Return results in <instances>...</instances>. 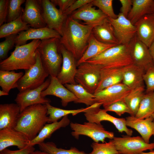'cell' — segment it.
<instances>
[{"mask_svg": "<svg viewBox=\"0 0 154 154\" xmlns=\"http://www.w3.org/2000/svg\"><path fill=\"white\" fill-rule=\"evenodd\" d=\"M154 92V91H153Z\"/></svg>", "mask_w": 154, "mask_h": 154, "instance_id": "54", "label": "cell"}, {"mask_svg": "<svg viewBox=\"0 0 154 154\" xmlns=\"http://www.w3.org/2000/svg\"><path fill=\"white\" fill-rule=\"evenodd\" d=\"M152 116L153 117V118L154 119V113L152 115Z\"/></svg>", "mask_w": 154, "mask_h": 154, "instance_id": "53", "label": "cell"}, {"mask_svg": "<svg viewBox=\"0 0 154 154\" xmlns=\"http://www.w3.org/2000/svg\"><path fill=\"white\" fill-rule=\"evenodd\" d=\"M25 72L17 82L19 92L35 89L42 84L49 76L44 68L41 61L38 51H36L35 64Z\"/></svg>", "mask_w": 154, "mask_h": 154, "instance_id": "6", "label": "cell"}, {"mask_svg": "<svg viewBox=\"0 0 154 154\" xmlns=\"http://www.w3.org/2000/svg\"><path fill=\"white\" fill-rule=\"evenodd\" d=\"M119 154H137L147 150L154 149V143H146L139 136L123 135L114 137L112 139Z\"/></svg>", "mask_w": 154, "mask_h": 154, "instance_id": "10", "label": "cell"}, {"mask_svg": "<svg viewBox=\"0 0 154 154\" xmlns=\"http://www.w3.org/2000/svg\"><path fill=\"white\" fill-rule=\"evenodd\" d=\"M122 68H101L100 80L94 94L110 86L122 83Z\"/></svg>", "mask_w": 154, "mask_h": 154, "instance_id": "26", "label": "cell"}, {"mask_svg": "<svg viewBox=\"0 0 154 154\" xmlns=\"http://www.w3.org/2000/svg\"><path fill=\"white\" fill-rule=\"evenodd\" d=\"M50 82V78L46 79L44 83L38 88L20 92L15 100L19 106L20 113L27 107L36 104H46L50 100L41 96V93L46 89Z\"/></svg>", "mask_w": 154, "mask_h": 154, "instance_id": "12", "label": "cell"}, {"mask_svg": "<svg viewBox=\"0 0 154 154\" xmlns=\"http://www.w3.org/2000/svg\"><path fill=\"white\" fill-rule=\"evenodd\" d=\"M104 109L107 112H112L121 116L125 113L133 116L132 112L124 101H120L113 103Z\"/></svg>", "mask_w": 154, "mask_h": 154, "instance_id": "42", "label": "cell"}, {"mask_svg": "<svg viewBox=\"0 0 154 154\" xmlns=\"http://www.w3.org/2000/svg\"><path fill=\"white\" fill-rule=\"evenodd\" d=\"M131 9L127 18L133 24L144 15L154 14V0H132Z\"/></svg>", "mask_w": 154, "mask_h": 154, "instance_id": "27", "label": "cell"}, {"mask_svg": "<svg viewBox=\"0 0 154 154\" xmlns=\"http://www.w3.org/2000/svg\"><path fill=\"white\" fill-rule=\"evenodd\" d=\"M102 105L96 103L91 108L84 113V115L88 121L101 124L102 121H108L112 123L119 132H125L127 135L131 136L133 131L128 128L126 125V119L118 118L108 114L104 109L100 108Z\"/></svg>", "mask_w": 154, "mask_h": 154, "instance_id": "9", "label": "cell"}, {"mask_svg": "<svg viewBox=\"0 0 154 154\" xmlns=\"http://www.w3.org/2000/svg\"><path fill=\"white\" fill-rule=\"evenodd\" d=\"M101 66L85 62L78 66L75 79L88 92L94 94L99 82Z\"/></svg>", "mask_w": 154, "mask_h": 154, "instance_id": "7", "label": "cell"}, {"mask_svg": "<svg viewBox=\"0 0 154 154\" xmlns=\"http://www.w3.org/2000/svg\"><path fill=\"white\" fill-rule=\"evenodd\" d=\"M64 86L77 98L78 100L75 103L84 104L88 107L91 106L96 103L94 94L88 92L80 84H66Z\"/></svg>", "mask_w": 154, "mask_h": 154, "instance_id": "33", "label": "cell"}, {"mask_svg": "<svg viewBox=\"0 0 154 154\" xmlns=\"http://www.w3.org/2000/svg\"><path fill=\"white\" fill-rule=\"evenodd\" d=\"M94 27L80 23L69 16L65 21L60 43L72 54L77 61L86 50Z\"/></svg>", "mask_w": 154, "mask_h": 154, "instance_id": "1", "label": "cell"}, {"mask_svg": "<svg viewBox=\"0 0 154 154\" xmlns=\"http://www.w3.org/2000/svg\"><path fill=\"white\" fill-rule=\"evenodd\" d=\"M91 147L92 150L90 154H119L112 139L107 143L94 142L92 143Z\"/></svg>", "mask_w": 154, "mask_h": 154, "instance_id": "38", "label": "cell"}, {"mask_svg": "<svg viewBox=\"0 0 154 154\" xmlns=\"http://www.w3.org/2000/svg\"><path fill=\"white\" fill-rule=\"evenodd\" d=\"M149 49L154 64V40L150 46L149 47Z\"/></svg>", "mask_w": 154, "mask_h": 154, "instance_id": "49", "label": "cell"}, {"mask_svg": "<svg viewBox=\"0 0 154 154\" xmlns=\"http://www.w3.org/2000/svg\"><path fill=\"white\" fill-rule=\"evenodd\" d=\"M9 2V0H0V26L7 20Z\"/></svg>", "mask_w": 154, "mask_h": 154, "instance_id": "45", "label": "cell"}, {"mask_svg": "<svg viewBox=\"0 0 154 154\" xmlns=\"http://www.w3.org/2000/svg\"><path fill=\"white\" fill-rule=\"evenodd\" d=\"M112 26L115 36L119 44H129L136 34V29L134 24L119 13L117 17L114 19L108 17Z\"/></svg>", "mask_w": 154, "mask_h": 154, "instance_id": "14", "label": "cell"}, {"mask_svg": "<svg viewBox=\"0 0 154 154\" xmlns=\"http://www.w3.org/2000/svg\"><path fill=\"white\" fill-rule=\"evenodd\" d=\"M17 34L11 35L5 37V40L0 43V59L4 60L6 58L8 53L15 44Z\"/></svg>", "mask_w": 154, "mask_h": 154, "instance_id": "41", "label": "cell"}, {"mask_svg": "<svg viewBox=\"0 0 154 154\" xmlns=\"http://www.w3.org/2000/svg\"><path fill=\"white\" fill-rule=\"evenodd\" d=\"M92 1L93 0H75L63 13L67 16H69L73 12L85 5L91 3Z\"/></svg>", "mask_w": 154, "mask_h": 154, "instance_id": "44", "label": "cell"}, {"mask_svg": "<svg viewBox=\"0 0 154 154\" xmlns=\"http://www.w3.org/2000/svg\"><path fill=\"white\" fill-rule=\"evenodd\" d=\"M46 105L48 117L47 123H51L58 121V120L62 117L69 114L75 116L80 113H84L91 108L93 105L85 108L71 110H65L56 107L52 106L49 103L46 104Z\"/></svg>", "mask_w": 154, "mask_h": 154, "instance_id": "31", "label": "cell"}, {"mask_svg": "<svg viewBox=\"0 0 154 154\" xmlns=\"http://www.w3.org/2000/svg\"><path fill=\"white\" fill-rule=\"evenodd\" d=\"M50 83L45 90L41 93L42 96L45 97L48 95L55 96L61 100L62 106H66L71 102L75 103L78 100L76 97L56 77L50 76Z\"/></svg>", "mask_w": 154, "mask_h": 154, "instance_id": "20", "label": "cell"}, {"mask_svg": "<svg viewBox=\"0 0 154 154\" xmlns=\"http://www.w3.org/2000/svg\"><path fill=\"white\" fill-rule=\"evenodd\" d=\"M42 18L48 28L62 35V27L68 16L60 13L56 5L49 0H38Z\"/></svg>", "mask_w": 154, "mask_h": 154, "instance_id": "11", "label": "cell"}, {"mask_svg": "<svg viewBox=\"0 0 154 154\" xmlns=\"http://www.w3.org/2000/svg\"><path fill=\"white\" fill-rule=\"evenodd\" d=\"M60 49L62 57V63L56 78L63 85L76 84L75 77L77 66L76 60L72 54L61 44Z\"/></svg>", "mask_w": 154, "mask_h": 154, "instance_id": "16", "label": "cell"}, {"mask_svg": "<svg viewBox=\"0 0 154 154\" xmlns=\"http://www.w3.org/2000/svg\"><path fill=\"white\" fill-rule=\"evenodd\" d=\"M131 90L121 83L108 87L94 94L95 103L102 104L104 108L120 101H124Z\"/></svg>", "mask_w": 154, "mask_h": 154, "instance_id": "15", "label": "cell"}, {"mask_svg": "<svg viewBox=\"0 0 154 154\" xmlns=\"http://www.w3.org/2000/svg\"><path fill=\"white\" fill-rule=\"evenodd\" d=\"M20 113V108L15 103L0 105V130L14 129Z\"/></svg>", "mask_w": 154, "mask_h": 154, "instance_id": "25", "label": "cell"}, {"mask_svg": "<svg viewBox=\"0 0 154 154\" xmlns=\"http://www.w3.org/2000/svg\"><path fill=\"white\" fill-rule=\"evenodd\" d=\"M70 124L72 131L71 135L77 139L80 135H84L90 138L94 142L104 143L106 138L112 139L114 137L113 132L106 130L101 124L88 121L83 124L71 122Z\"/></svg>", "mask_w": 154, "mask_h": 154, "instance_id": "8", "label": "cell"}, {"mask_svg": "<svg viewBox=\"0 0 154 154\" xmlns=\"http://www.w3.org/2000/svg\"><path fill=\"white\" fill-rule=\"evenodd\" d=\"M41 41L33 40L29 43L15 46L10 56L1 61L0 70H25L30 68L36 62V51Z\"/></svg>", "mask_w": 154, "mask_h": 154, "instance_id": "3", "label": "cell"}, {"mask_svg": "<svg viewBox=\"0 0 154 154\" xmlns=\"http://www.w3.org/2000/svg\"><path fill=\"white\" fill-rule=\"evenodd\" d=\"M154 113V92L146 93L140 104L135 116L144 119L152 116Z\"/></svg>", "mask_w": 154, "mask_h": 154, "instance_id": "35", "label": "cell"}, {"mask_svg": "<svg viewBox=\"0 0 154 154\" xmlns=\"http://www.w3.org/2000/svg\"><path fill=\"white\" fill-rule=\"evenodd\" d=\"M116 45H117L107 44L102 43L97 40L92 33L89 40L86 50L81 58L77 61V66Z\"/></svg>", "mask_w": 154, "mask_h": 154, "instance_id": "30", "label": "cell"}, {"mask_svg": "<svg viewBox=\"0 0 154 154\" xmlns=\"http://www.w3.org/2000/svg\"><path fill=\"white\" fill-rule=\"evenodd\" d=\"M92 2L85 5L68 16L75 20H82L86 25L95 26L102 24L108 17L100 9H96L93 7Z\"/></svg>", "mask_w": 154, "mask_h": 154, "instance_id": "17", "label": "cell"}, {"mask_svg": "<svg viewBox=\"0 0 154 154\" xmlns=\"http://www.w3.org/2000/svg\"><path fill=\"white\" fill-rule=\"evenodd\" d=\"M134 25L137 37L149 48L154 40V14L144 15Z\"/></svg>", "mask_w": 154, "mask_h": 154, "instance_id": "22", "label": "cell"}, {"mask_svg": "<svg viewBox=\"0 0 154 154\" xmlns=\"http://www.w3.org/2000/svg\"><path fill=\"white\" fill-rule=\"evenodd\" d=\"M70 123L68 115H67L59 121L45 124L37 136L30 141L28 145L34 146L44 142L45 139L49 138L55 131L61 128L66 127Z\"/></svg>", "mask_w": 154, "mask_h": 154, "instance_id": "29", "label": "cell"}, {"mask_svg": "<svg viewBox=\"0 0 154 154\" xmlns=\"http://www.w3.org/2000/svg\"><path fill=\"white\" fill-rule=\"evenodd\" d=\"M40 150L49 154H90L82 151H80L77 148L72 147L69 149L58 148L53 142H43L38 145Z\"/></svg>", "mask_w": 154, "mask_h": 154, "instance_id": "37", "label": "cell"}, {"mask_svg": "<svg viewBox=\"0 0 154 154\" xmlns=\"http://www.w3.org/2000/svg\"><path fill=\"white\" fill-rule=\"evenodd\" d=\"M125 119L127 126L136 130L144 141L149 143L150 138L152 135L154 136V119L152 116L140 119L135 116H130Z\"/></svg>", "mask_w": 154, "mask_h": 154, "instance_id": "23", "label": "cell"}, {"mask_svg": "<svg viewBox=\"0 0 154 154\" xmlns=\"http://www.w3.org/2000/svg\"><path fill=\"white\" fill-rule=\"evenodd\" d=\"M145 93V86H142L131 90L125 98L124 101L131 111L133 116H135Z\"/></svg>", "mask_w": 154, "mask_h": 154, "instance_id": "36", "label": "cell"}, {"mask_svg": "<svg viewBox=\"0 0 154 154\" xmlns=\"http://www.w3.org/2000/svg\"><path fill=\"white\" fill-rule=\"evenodd\" d=\"M60 39L52 38L41 40L38 47L42 64L50 76L57 77L62 63Z\"/></svg>", "mask_w": 154, "mask_h": 154, "instance_id": "4", "label": "cell"}, {"mask_svg": "<svg viewBox=\"0 0 154 154\" xmlns=\"http://www.w3.org/2000/svg\"><path fill=\"white\" fill-rule=\"evenodd\" d=\"M144 83L146 86L145 92L154 90V66L150 67L145 72L143 76Z\"/></svg>", "mask_w": 154, "mask_h": 154, "instance_id": "43", "label": "cell"}, {"mask_svg": "<svg viewBox=\"0 0 154 154\" xmlns=\"http://www.w3.org/2000/svg\"><path fill=\"white\" fill-rule=\"evenodd\" d=\"M133 64L143 68L145 71L154 66L149 48L136 35L128 44Z\"/></svg>", "mask_w": 154, "mask_h": 154, "instance_id": "13", "label": "cell"}, {"mask_svg": "<svg viewBox=\"0 0 154 154\" xmlns=\"http://www.w3.org/2000/svg\"><path fill=\"white\" fill-rule=\"evenodd\" d=\"M35 150L33 146L28 145L24 148L15 150L6 148L0 151V154H29Z\"/></svg>", "mask_w": 154, "mask_h": 154, "instance_id": "46", "label": "cell"}, {"mask_svg": "<svg viewBox=\"0 0 154 154\" xmlns=\"http://www.w3.org/2000/svg\"><path fill=\"white\" fill-rule=\"evenodd\" d=\"M22 20L32 28L46 27L42 17L38 0H27L21 16Z\"/></svg>", "mask_w": 154, "mask_h": 154, "instance_id": "18", "label": "cell"}, {"mask_svg": "<svg viewBox=\"0 0 154 154\" xmlns=\"http://www.w3.org/2000/svg\"><path fill=\"white\" fill-rule=\"evenodd\" d=\"M9 95L8 93L3 90H0V96H7Z\"/></svg>", "mask_w": 154, "mask_h": 154, "instance_id": "51", "label": "cell"}, {"mask_svg": "<svg viewBox=\"0 0 154 154\" xmlns=\"http://www.w3.org/2000/svg\"><path fill=\"white\" fill-rule=\"evenodd\" d=\"M86 62L100 65L102 68H121L133 64L128 44L115 45Z\"/></svg>", "mask_w": 154, "mask_h": 154, "instance_id": "5", "label": "cell"}, {"mask_svg": "<svg viewBox=\"0 0 154 154\" xmlns=\"http://www.w3.org/2000/svg\"><path fill=\"white\" fill-rule=\"evenodd\" d=\"M21 15L15 20L5 23L0 26V38L8 36L17 34L21 31H27L30 28V26L22 20Z\"/></svg>", "mask_w": 154, "mask_h": 154, "instance_id": "34", "label": "cell"}, {"mask_svg": "<svg viewBox=\"0 0 154 154\" xmlns=\"http://www.w3.org/2000/svg\"><path fill=\"white\" fill-rule=\"evenodd\" d=\"M29 154H49L48 153L41 150H35Z\"/></svg>", "mask_w": 154, "mask_h": 154, "instance_id": "50", "label": "cell"}, {"mask_svg": "<svg viewBox=\"0 0 154 154\" xmlns=\"http://www.w3.org/2000/svg\"><path fill=\"white\" fill-rule=\"evenodd\" d=\"M23 72L0 70V86L2 90L8 93L17 87V82L23 75Z\"/></svg>", "mask_w": 154, "mask_h": 154, "instance_id": "32", "label": "cell"}, {"mask_svg": "<svg viewBox=\"0 0 154 154\" xmlns=\"http://www.w3.org/2000/svg\"><path fill=\"white\" fill-rule=\"evenodd\" d=\"M112 0H93L92 3L94 6L99 8L108 17L115 19L117 15L114 13L113 7Z\"/></svg>", "mask_w": 154, "mask_h": 154, "instance_id": "40", "label": "cell"}, {"mask_svg": "<svg viewBox=\"0 0 154 154\" xmlns=\"http://www.w3.org/2000/svg\"><path fill=\"white\" fill-rule=\"evenodd\" d=\"M122 83L131 90L144 85L145 70L132 64L122 68Z\"/></svg>", "mask_w": 154, "mask_h": 154, "instance_id": "24", "label": "cell"}, {"mask_svg": "<svg viewBox=\"0 0 154 154\" xmlns=\"http://www.w3.org/2000/svg\"><path fill=\"white\" fill-rule=\"evenodd\" d=\"M92 33L100 42L110 44H119L115 36L113 27L106 19L102 24L94 26Z\"/></svg>", "mask_w": 154, "mask_h": 154, "instance_id": "28", "label": "cell"}, {"mask_svg": "<svg viewBox=\"0 0 154 154\" xmlns=\"http://www.w3.org/2000/svg\"><path fill=\"white\" fill-rule=\"evenodd\" d=\"M56 6L59 7V10L60 13H64L72 4L75 0H50Z\"/></svg>", "mask_w": 154, "mask_h": 154, "instance_id": "47", "label": "cell"}, {"mask_svg": "<svg viewBox=\"0 0 154 154\" xmlns=\"http://www.w3.org/2000/svg\"><path fill=\"white\" fill-rule=\"evenodd\" d=\"M25 0H9L8 5L7 23L15 20L22 14L24 9L21 5L25 2Z\"/></svg>", "mask_w": 154, "mask_h": 154, "instance_id": "39", "label": "cell"}, {"mask_svg": "<svg viewBox=\"0 0 154 154\" xmlns=\"http://www.w3.org/2000/svg\"><path fill=\"white\" fill-rule=\"evenodd\" d=\"M30 140L23 133L14 129L0 130V151L11 146L21 149L29 145Z\"/></svg>", "mask_w": 154, "mask_h": 154, "instance_id": "21", "label": "cell"}, {"mask_svg": "<svg viewBox=\"0 0 154 154\" xmlns=\"http://www.w3.org/2000/svg\"><path fill=\"white\" fill-rule=\"evenodd\" d=\"M48 119L46 104L32 105L20 113L14 129L24 133L30 141L37 136Z\"/></svg>", "mask_w": 154, "mask_h": 154, "instance_id": "2", "label": "cell"}, {"mask_svg": "<svg viewBox=\"0 0 154 154\" xmlns=\"http://www.w3.org/2000/svg\"><path fill=\"white\" fill-rule=\"evenodd\" d=\"M137 154H154V150H152L148 152H143Z\"/></svg>", "mask_w": 154, "mask_h": 154, "instance_id": "52", "label": "cell"}, {"mask_svg": "<svg viewBox=\"0 0 154 154\" xmlns=\"http://www.w3.org/2000/svg\"><path fill=\"white\" fill-rule=\"evenodd\" d=\"M121 5L120 9V13L127 18V16L130 11L132 5V0H119Z\"/></svg>", "mask_w": 154, "mask_h": 154, "instance_id": "48", "label": "cell"}, {"mask_svg": "<svg viewBox=\"0 0 154 154\" xmlns=\"http://www.w3.org/2000/svg\"><path fill=\"white\" fill-rule=\"evenodd\" d=\"M61 35L56 31L47 27L38 28H30L27 31L19 33L16 39L15 46L26 44L27 41L30 40L39 39L42 40L52 38L59 39Z\"/></svg>", "mask_w": 154, "mask_h": 154, "instance_id": "19", "label": "cell"}]
</instances>
